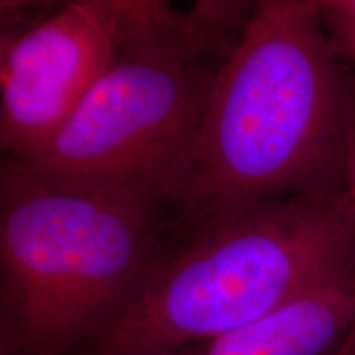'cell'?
Returning a JSON list of instances; mask_svg holds the SVG:
<instances>
[{
  "mask_svg": "<svg viewBox=\"0 0 355 355\" xmlns=\"http://www.w3.org/2000/svg\"><path fill=\"white\" fill-rule=\"evenodd\" d=\"M318 0H257L165 196L186 229L337 186L350 79Z\"/></svg>",
  "mask_w": 355,
  "mask_h": 355,
  "instance_id": "obj_1",
  "label": "cell"
},
{
  "mask_svg": "<svg viewBox=\"0 0 355 355\" xmlns=\"http://www.w3.org/2000/svg\"><path fill=\"white\" fill-rule=\"evenodd\" d=\"M158 184L0 168V355H81L137 300L176 227Z\"/></svg>",
  "mask_w": 355,
  "mask_h": 355,
  "instance_id": "obj_2",
  "label": "cell"
},
{
  "mask_svg": "<svg viewBox=\"0 0 355 355\" xmlns=\"http://www.w3.org/2000/svg\"><path fill=\"white\" fill-rule=\"evenodd\" d=\"M355 255L337 186L188 227L125 313L81 355H163L257 321Z\"/></svg>",
  "mask_w": 355,
  "mask_h": 355,
  "instance_id": "obj_3",
  "label": "cell"
},
{
  "mask_svg": "<svg viewBox=\"0 0 355 355\" xmlns=\"http://www.w3.org/2000/svg\"><path fill=\"white\" fill-rule=\"evenodd\" d=\"M214 71L181 51L119 55L37 153L44 171L165 188L196 133Z\"/></svg>",
  "mask_w": 355,
  "mask_h": 355,
  "instance_id": "obj_4",
  "label": "cell"
},
{
  "mask_svg": "<svg viewBox=\"0 0 355 355\" xmlns=\"http://www.w3.org/2000/svg\"><path fill=\"white\" fill-rule=\"evenodd\" d=\"M121 55L104 17L87 2L61 6L40 24L0 40V146L37 153Z\"/></svg>",
  "mask_w": 355,
  "mask_h": 355,
  "instance_id": "obj_5",
  "label": "cell"
},
{
  "mask_svg": "<svg viewBox=\"0 0 355 355\" xmlns=\"http://www.w3.org/2000/svg\"><path fill=\"white\" fill-rule=\"evenodd\" d=\"M355 327V255L201 355H324Z\"/></svg>",
  "mask_w": 355,
  "mask_h": 355,
  "instance_id": "obj_6",
  "label": "cell"
},
{
  "mask_svg": "<svg viewBox=\"0 0 355 355\" xmlns=\"http://www.w3.org/2000/svg\"><path fill=\"white\" fill-rule=\"evenodd\" d=\"M104 17L117 40L121 55H191L186 42V17L171 0H87Z\"/></svg>",
  "mask_w": 355,
  "mask_h": 355,
  "instance_id": "obj_7",
  "label": "cell"
},
{
  "mask_svg": "<svg viewBox=\"0 0 355 355\" xmlns=\"http://www.w3.org/2000/svg\"><path fill=\"white\" fill-rule=\"evenodd\" d=\"M257 0H193L186 17V42L189 51L230 42L245 25Z\"/></svg>",
  "mask_w": 355,
  "mask_h": 355,
  "instance_id": "obj_8",
  "label": "cell"
},
{
  "mask_svg": "<svg viewBox=\"0 0 355 355\" xmlns=\"http://www.w3.org/2000/svg\"><path fill=\"white\" fill-rule=\"evenodd\" d=\"M337 188L355 219V81H350L347 114H345L343 145H340Z\"/></svg>",
  "mask_w": 355,
  "mask_h": 355,
  "instance_id": "obj_9",
  "label": "cell"
},
{
  "mask_svg": "<svg viewBox=\"0 0 355 355\" xmlns=\"http://www.w3.org/2000/svg\"><path fill=\"white\" fill-rule=\"evenodd\" d=\"M321 17L337 55L355 64V15L336 10H321Z\"/></svg>",
  "mask_w": 355,
  "mask_h": 355,
  "instance_id": "obj_10",
  "label": "cell"
},
{
  "mask_svg": "<svg viewBox=\"0 0 355 355\" xmlns=\"http://www.w3.org/2000/svg\"><path fill=\"white\" fill-rule=\"evenodd\" d=\"M61 3V6H66V3L73 2H87V0H0V10L3 13L17 10V8H24L30 6H38V3Z\"/></svg>",
  "mask_w": 355,
  "mask_h": 355,
  "instance_id": "obj_11",
  "label": "cell"
},
{
  "mask_svg": "<svg viewBox=\"0 0 355 355\" xmlns=\"http://www.w3.org/2000/svg\"><path fill=\"white\" fill-rule=\"evenodd\" d=\"M321 10H336L355 15V0H318Z\"/></svg>",
  "mask_w": 355,
  "mask_h": 355,
  "instance_id": "obj_12",
  "label": "cell"
},
{
  "mask_svg": "<svg viewBox=\"0 0 355 355\" xmlns=\"http://www.w3.org/2000/svg\"><path fill=\"white\" fill-rule=\"evenodd\" d=\"M339 355H355V331L350 336V343L345 345V349L340 350Z\"/></svg>",
  "mask_w": 355,
  "mask_h": 355,
  "instance_id": "obj_13",
  "label": "cell"
},
{
  "mask_svg": "<svg viewBox=\"0 0 355 355\" xmlns=\"http://www.w3.org/2000/svg\"><path fill=\"white\" fill-rule=\"evenodd\" d=\"M163 355H201L199 350H191V349H183V350H176V352H170V354H163Z\"/></svg>",
  "mask_w": 355,
  "mask_h": 355,
  "instance_id": "obj_14",
  "label": "cell"
}]
</instances>
